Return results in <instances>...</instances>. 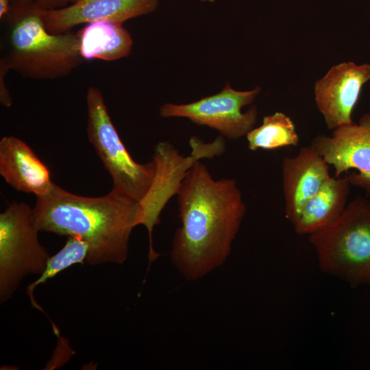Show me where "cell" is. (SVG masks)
Returning a JSON list of instances; mask_svg holds the SVG:
<instances>
[{
    "instance_id": "cell-1",
    "label": "cell",
    "mask_w": 370,
    "mask_h": 370,
    "mask_svg": "<svg viewBox=\"0 0 370 370\" xmlns=\"http://www.w3.org/2000/svg\"><path fill=\"white\" fill-rule=\"evenodd\" d=\"M177 197L182 225L171 258L185 278L194 281L227 259L247 206L234 180L214 179L199 160L186 172Z\"/></svg>"
},
{
    "instance_id": "cell-2",
    "label": "cell",
    "mask_w": 370,
    "mask_h": 370,
    "mask_svg": "<svg viewBox=\"0 0 370 370\" xmlns=\"http://www.w3.org/2000/svg\"><path fill=\"white\" fill-rule=\"evenodd\" d=\"M138 202L112 190L90 197L53 184L36 197L34 220L39 232L75 236L88 244L86 264H122L127 258L131 232L136 226Z\"/></svg>"
},
{
    "instance_id": "cell-3",
    "label": "cell",
    "mask_w": 370,
    "mask_h": 370,
    "mask_svg": "<svg viewBox=\"0 0 370 370\" xmlns=\"http://www.w3.org/2000/svg\"><path fill=\"white\" fill-rule=\"evenodd\" d=\"M9 15V47L4 58L10 70L24 77L55 79L70 75L84 61L77 33L49 32L36 5L20 0Z\"/></svg>"
},
{
    "instance_id": "cell-4",
    "label": "cell",
    "mask_w": 370,
    "mask_h": 370,
    "mask_svg": "<svg viewBox=\"0 0 370 370\" xmlns=\"http://www.w3.org/2000/svg\"><path fill=\"white\" fill-rule=\"evenodd\" d=\"M321 269L352 286L370 284V199L358 195L329 227L309 235Z\"/></svg>"
},
{
    "instance_id": "cell-5",
    "label": "cell",
    "mask_w": 370,
    "mask_h": 370,
    "mask_svg": "<svg viewBox=\"0 0 370 370\" xmlns=\"http://www.w3.org/2000/svg\"><path fill=\"white\" fill-rule=\"evenodd\" d=\"M86 103L88 137L111 176L112 190L139 202L154 180L156 162L140 164L133 160L111 120L99 88L92 86L88 88Z\"/></svg>"
},
{
    "instance_id": "cell-6",
    "label": "cell",
    "mask_w": 370,
    "mask_h": 370,
    "mask_svg": "<svg viewBox=\"0 0 370 370\" xmlns=\"http://www.w3.org/2000/svg\"><path fill=\"white\" fill-rule=\"evenodd\" d=\"M33 208L12 203L0 214V301L9 299L22 279L41 274L49 255L40 243Z\"/></svg>"
},
{
    "instance_id": "cell-7",
    "label": "cell",
    "mask_w": 370,
    "mask_h": 370,
    "mask_svg": "<svg viewBox=\"0 0 370 370\" xmlns=\"http://www.w3.org/2000/svg\"><path fill=\"white\" fill-rule=\"evenodd\" d=\"M260 91L259 86L250 90H237L227 83L219 92L194 102L164 103L159 114L163 118L188 119L196 125L212 128L229 139L236 140L247 136L255 127L257 107L253 106L245 112L242 109L251 104Z\"/></svg>"
},
{
    "instance_id": "cell-8",
    "label": "cell",
    "mask_w": 370,
    "mask_h": 370,
    "mask_svg": "<svg viewBox=\"0 0 370 370\" xmlns=\"http://www.w3.org/2000/svg\"><path fill=\"white\" fill-rule=\"evenodd\" d=\"M189 143L193 151L188 157L182 156L168 142H159L154 147L156 175L149 191L138 202L136 217V225H143L148 232L149 262L159 256L153 247L152 234L164 206L173 195H177L186 172L197 160L219 154V147L215 141L206 145L197 138L192 137Z\"/></svg>"
},
{
    "instance_id": "cell-9",
    "label": "cell",
    "mask_w": 370,
    "mask_h": 370,
    "mask_svg": "<svg viewBox=\"0 0 370 370\" xmlns=\"http://www.w3.org/2000/svg\"><path fill=\"white\" fill-rule=\"evenodd\" d=\"M310 145L334 168L335 177L357 170L347 175L350 184L370 193V113L358 124L336 127L331 136L317 135Z\"/></svg>"
},
{
    "instance_id": "cell-10",
    "label": "cell",
    "mask_w": 370,
    "mask_h": 370,
    "mask_svg": "<svg viewBox=\"0 0 370 370\" xmlns=\"http://www.w3.org/2000/svg\"><path fill=\"white\" fill-rule=\"evenodd\" d=\"M369 79V63L345 62L332 66L315 82V103L329 130L354 123L353 110Z\"/></svg>"
},
{
    "instance_id": "cell-11",
    "label": "cell",
    "mask_w": 370,
    "mask_h": 370,
    "mask_svg": "<svg viewBox=\"0 0 370 370\" xmlns=\"http://www.w3.org/2000/svg\"><path fill=\"white\" fill-rule=\"evenodd\" d=\"M159 0H77L40 13L47 29L54 34L71 32L81 24L108 20L119 24L155 11Z\"/></svg>"
},
{
    "instance_id": "cell-12",
    "label": "cell",
    "mask_w": 370,
    "mask_h": 370,
    "mask_svg": "<svg viewBox=\"0 0 370 370\" xmlns=\"http://www.w3.org/2000/svg\"><path fill=\"white\" fill-rule=\"evenodd\" d=\"M282 169L285 216L293 224L306 202L330 177L329 164L310 145L296 156L284 157Z\"/></svg>"
},
{
    "instance_id": "cell-13",
    "label": "cell",
    "mask_w": 370,
    "mask_h": 370,
    "mask_svg": "<svg viewBox=\"0 0 370 370\" xmlns=\"http://www.w3.org/2000/svg\"><path fill=\"white\" fill-rule=\"evenodd\" d=\"M0 174L16 190L36 197L47 194L54 184L47 166L26 143L13 136L0 140Z\"/></svg>"
},
{
    "instance_id": "cell-14",
    "label": "cell",
    "mask_w": 370,
    "mask_h": 370,
    "mask_svg": "<svg viewBox=\"0 0 370 370\" xmlns=\"http://www.w3.org/2000/svg\"><path fill=\"white\" fill-rule=\"evenodd\" d=\"M350 186L347 176H330L302 207L293 224L295 232L310 235L334 224L346 208Z\"/></svg>"
},
{
    "instance_id": "cell-15",
    "label": "cell",
    "mask_w": 370,
    "mask_h": 370,
    "mask_svg": "<svg viewBox=\"0 0 370 370\" xmlns=\"http://www.w3.org/2000/svg\"><path fill=\"white\" fill-rule=\"evenodd\" d=\"M79 53L84 60L114 61L128 56L133 40L119 24L108 20L87 23L77 32Z\"/></svg>"
},
{
    "instance_id": "cell-16",
    "label": "cell",
    "mask_w": 370,
    "mask_h": 370,
    "mask_svg": "<svg viewBox=\"0 0 370 370\" xmlns=\"http://www.w3.org/2000/svg\"><path fill=\"white\" fill-rule=\"evenodd\" d=\"M246 136L251 151L297 146L299 142L293 121L282 112L264 116L262 124Z\"/></svg>"
},
{
    "instance_id": "cell-17",
    "label": "cell",
    "mask_w": 370,
    "mask_h": 370,
    "mask_svg": "<svg viewBox=\"0 0 370 370\" xmlns=\"http://www.w3.org/2000/svg\"><path fill=\"white\" fill-rule=\"evenodd\" d=\"M67 237L64 247L55 255L49 257L43 272L36 281L29 284L26 289V294L32 307L43 312L45 311L38 304L34 297V289L73 264H86L89 254L88 244L78 236Z\"/></svg>"
},
{
    "instance_id": "cell-18",
    "label": "cell",
    "mask_w": 370,
    "mask_h": 370,
    "mask_svg": "<svg viewBox=\"0 0 370 370\" xmlns=\"http://www.w3.org/2000/svg\"><path fill=\"white\" fill-rule=\"evenodd\" d=\"M10 70L5 58H1L0 60V102L5 107H10L12 103V97L5 82V76Z\"/></svg>"
},
{
    "instance_id": "cell-19",
    "label": "cell",
    "mask_w": 370,
    "mask_h": 370,
    "mask_svg": "<svg viewBox=\"0 0 370 370\" xmlns=\"http://www.w3.org/2000/svg\"><path fill=\"white\" fill-rule=\"evenodd\" d=\"M32 3L39 8L44 9L59 8L66 6L67 4L75 3L77 0H21Z\"/></svg>"
},
{
    "instance_id": "cell-20",
    "label": "cell",
    "mask_w": 370,
    "mask_h": 370,
    "mask_svg": "<svg viewBox=\"0 0 370 370\" xmlns=\"http://www.w3.org/2000/svg\"><path fill=\"white\" fill-rule=\"evenodd\" d=\"M11 0H0V18L1 20L8 17L12 7L10 5Z\"/></svg>"
},
{
    "instance_id": "cell-21",
    "label": "cell",
    "mask_w": 370,
    "mask_h": 370,
    "mask_svg": "<svg viewBox=\"0 0 370 370\" xmlns=\"http://www.w3.org/2000/svg\"><path fill=\"white\" fill-rule=\"evenodd\" d=\"M215 1H216V0H207V1L211 2V3H212V2Z\"/></svg>"
},
{
    "instance_id": "cell-22",
    "label": "cell",
    "mask_w": 370,
    "mask_h": 370,
    "mask_svg": "<svg viewBox=\"0 0 370 370\" xmlns=\"http://www.w3.org/2000/svg\"><path fill=\"white\" fill-rule=\"evenodd\" d=\"M198 1H201V2H206V1H207V0H198Z\"/></svg>"
}]
</instances>
